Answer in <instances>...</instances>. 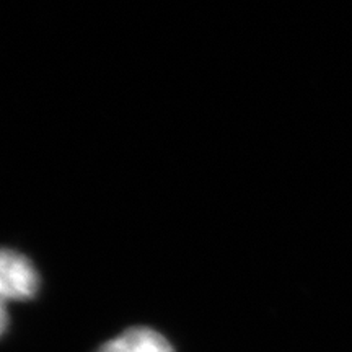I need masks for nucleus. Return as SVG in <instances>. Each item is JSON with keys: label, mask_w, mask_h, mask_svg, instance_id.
<instances>
[{"label": "nucleus", "mask_w": 352, "mask_h": 352, "mask_svg": "<svg viewBox=\"0 0 352 352\" xmlns=\"http://www.w3.org/2000/svg\"><path fill=\"white\" fill-rule=\"evenodd\" d=\"M39 274L34 264L15 250L0 248V303L28 300L38 294Z\"/></svg>", "instance_id": "nucleus-1"}, {"label": "nucleus", "mask_w": 352, "mask_h": 352, "mask_svg": "<svg viewBox=\"0 0 352 352\" xmlns=\"http://www.w3.org/2000/svg\"><path fill=\"white\" fill-rule=\"evenodd\" d=\"M96 352H175L168 340L147 327L129 328L104 342Z\"/></svg>", "instance_id": "nucleus-2"}, {"label": "nucleus", "mask_w": 352, "mask_h": 352, "mask_svg": "<svg viewBox=\"0 0 352 352\" xmlns=\"http://www.w3.org/2000/svg\"><path fill=\"white\" fill-rule=\"evenodd\" d=\"M8 328V311H7V305L0 303V336L7 331Z\"/></svg>", "instance_id": "nucleus-3"}]
</instances>
